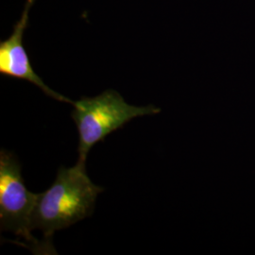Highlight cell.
<instances>
[{
    "label": "cell",
    "instance_id": "obj_1",
    "mask_svg": "<svg viewBox=\"0 0 255 255\" xmlns=\"http://www.w3.org/2000/svg\"><path fill=\"white\" fill-rule=\"evenodd\" d=\"M103 188L92 182L85 163L78 161L70 167H61L53 184L40 193L32 217V229L41 230L51 239L55 232L67 228L91 216L98 195Z\"/></svg>",
    "mask_w": 255,
    "mask_h": 255
},
{
    "label": "cell",
    "instance_id": "obj_2",
    "mask_svg": "<svg viewBox=\"0 0 255 255\" xmlns=\"http://www.w3.org/2000/svg\"><path fill=\"white\" fill-rule=\"evenodd\" d=\"M71 117L79 131V161L85 163L90 149L131 119L161 112L153 105L128 104L119 92L106 90L95 98L74 101Z\"/></svg>",
    "mask_w": 255,
    "mask_h": 255
},
{
    "label": "cell",
    "instance_id": "obj_3",
    "mask_svg": "<svg viewBox=\"0 0 255 255\" xmlns=\"http://www.w3.org/2000/svg\"><path fill=\"white\" fill-rule=\"evenodd\" d=\"M39 194L28 191L21 175V165L14 155L0 152V224L1 230L10 231L38 251H46L31 235L32 217Z\"/></svg>",
    "mask_w": 255,
    "mask_h": 255
},
{
    "label": "cell",
    "instance_id": "obj_4",
    "mask_svg": "<svg viewBox=\"0 0 255 255\" xmlns=\"http://www.w3.org/2000/svg\"><path fill=\"white\" fill-rule=\"evenodd\" d=\"M34 2L35 0H27L22 16L13 27L11 35L7 40L0 42V73L31 82L56 101L73 104L74 101L49 88L35 73L23 46V35L28 24V11Z\"/></svg>",
    "mask_w": 255,
    "mask_h": 255
}]
</instances>
